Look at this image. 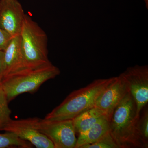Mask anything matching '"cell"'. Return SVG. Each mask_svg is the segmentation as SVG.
Segmentation results:
<instances>
[{
	"mask_svg": "<svg viewBox=\"0 0 148 148\" xmlns=\"http://www.w3.org/2000/svg\"><path fill=\"white\" fill-rule=\"evenodd\" d=\"M139 117L136 103L128 92L116 107L109 120V132L119 148H143L136 130Z\"/></svg>",
	"mask_w": 148,
	"mask_h": 148,
	"instance_id": "1",
	"label": "cell"
},
{
	"mask_svg": "<svg viewBox=\"0 0 148 148\" xmlns=\"http://www.w3.org/2000/svg\"><path fill=\"white\" fill-rule=\"evenodd\" d=\"M114 78L95 80L85 87L74 90L44 119L52 121L73 119L95 106L98 96Z\"/></svg>",
	"mask_w": 148,
	"mask_h": 148,
	"instance_id": "2",
	"label": "cell"
},
{
	"mask_svg": "<svg viewBox=\"0 0 148 148\" xmlns=\"http://www.w3.org/2000/svg\"><path fill=\"white\" fill-rule=\"evenodd\" d=\"M20 36L21 51L27 69H37L51 64L48 56L47 35L27 14Z\"/></svg>",
	"mask_w": 148,
	"mask_h": 148,
	"instance_id": "3",
	"label": "cell"
},
{
	"mask_svg": "<svg viewBox=\"0 0 148 148\" xmlns=\"http://www.w3.org/2000/svg\"><path fill=\"white\" fill-rule=\"evenodd\" d=\"M58 67L52 64L35 69H26L6 77L1 85L8 103L25 92L35 93L44 83L60 74Z\"/></svg>",
	"mask_w": 148,
	"mask_h": 148,
	"instance_id": "4",
	"label": "cell"
},
{
	"mask_svg": "<svg viewBox=\"0 0 148 148\" xmlns=\"http://www.w3.org/2000/svg\"><path fill=\"white\" fill-rule=\"evenodd\" d=\"M32 124L53 143L55 148H75L77 138L73 119L48 121L31 118Z\"/></svg>",
	"mask_w": 148,
	"mask_h": 148,
	"instance_id": "5",
	"label": "cell"
},
{
	"mask_svg": "<svg viewBox=\"0 0 148 148\" xmlns=\"http://www.w3.org/2000/svg\"><path fill=\"white\" fill-rule=\"evenodd\" d=\"M120 75L127 83L129 92L136 103L137 115L139 117L148 102V66L129 67Z\"/></svg>",
	"mask_w": 148,
	"mask_h": 148,
	"instance_id": "6",
	"label": "cell"
},
{
	"mask_svg": "<svg viewBox=\"0 0 148 148\" xmlns=\"http://www.w3.org/2000/svg\"><path fill=\"white\" fill-rule=\"evenodd\" d=\"M2 131L12 132L22 140L28 141L37 148H55L53 143L35 128L31 118L27 119H11Z\"/></svg>",
	"mask_w": 148,
	"mask_h": 148,
	"instance_id": "7",
	"label": "cell"
},
{
	"mask_svg": "<svg viewBox=\"0 0 148 148\" xmlns=\"http://www.w3.org/2000/svg\"><path fill=\"white\" fill-rule=\"evenodd\" d=\"M25 14L18 0H0V28L12 37L20 34Z\"/></svg>",
	"mask_w": 148,
	"mask_h": 148,
	"instance_id": "8",
	"label": "cell"
},
{
	"mask_svg": "<svg viewBox=\"0 0 148 148\" xmlns=\"http://www.w3.org/2000/svg\"><path fill=\"white\" fill-rule=\"evenodd\" d=\"M129 92L124 79L119 75L103 90L95 102V107L103 111L109 120L116 107Z\"/></svg>",
	"mask_w": 148,
	"mask_h": 148,
	"instance_id": "9",
	"label": "cell"
},
{
	"mask_svg": "<svg viewBox=\"0 0 148 148\" xmlns=\"http://www.w3.org/2000/svg\"><path fill=\"white\" fill-rule=\"evenodd\" d=\"M26 69H28L25 65L21 51V37L19 35L12 38L7 47L4 51L3 79L10 75Z\"/></svg>",
	"mask_w": 148,
	"mask_h": 148,
	"instance_id": "10",
	"label": "cell"
},
{
	"mask_svg": "<svg viewBox=\"0 0 148 148\" xmlns=\"http://www.w3.org/2000/svg\"><path fill=\"white\" fill-rule=\"evenodd\" d=\"M109 130L108 118L107 116L103 117L85 132L79 135L75 148H80L85 145L97 142L109 132Z\"/></svg>",
	"mask_w": 148,
	"mask_h": 148,
	"instance_id": "11",
	"label": "cell"
},
{
	"mask_svg": "<svg viewBox=\"0 0 148 148\" xmlns=\"http://www.w3.org/2000/svg\"><path fill=\"white\" fill-rule=\"evenodd\" d=\"M105 116H107L105 113L95 106L83 112L73 119L76 133L79 135L85 132Z\"/></svg>",
	"mask_w": 148,
	"mask_h": 148,
	"instance_id": "12",
	"label": "cell"
},
{
	"mask_svg": "<svg viewBox=\"0 0 148 148\" xmlns=\"http://www.w3.org/2000/svg\"><path fill=\"white\" fill-rule=\"evenodd\" d=\"M33 145L28 141L22 140L12 132H5L0 133V148L18 147L32 148Z\"/></svg>",
	"mask_w": 148,
	"mask_h": 148,
	"instance_id": "13",
	"label": "cell"
},
{
	"mask_svg": "<svg viewBox=\"0 0 148 148\" xmlns=\"http://www.w3.org/2000/svg\"><path fill=\"white\" fill-rule=\"evenodd\" d=\"M137 134L143 148L148 147V110L146 108L136 123Z\"/></svg>",
	"mask_w": 148,
	"mask_h": 148,
	"instance_id": "14",
	"label": "cell"
},
{
	"mask_svg": "<svg viewBox=\"0 0 148 148\" xmlns=\"http://www.w3.org/2000/svg\"><path fill=\"white\" fill-rule=\"evenodd\" d=\"M8 102L5 92L0 83V131L11 119V110L8 107Z\"/></svg>",
	"mask_w": 148,
	"mask_h": 148,
	"instance_id": "15",
	"label": "cell"
},
{
	"mask_svg": "<svg viewBox=\"0 0 148 148\" xmlns=\"http://www.w3.org/2000/svg\"><path fill=\"white\" fill-rule=\"evenodd\" d=\"M80 148H119L110 132L97 142L89 145H85Z\"/></svg>",
	"mask_w": 148,
	"mask_h": 148,
	"instance_id": "16",
	"label": "cell"
},
{
	"mask_svg": "<svg viewBox=\"0 0 148 148\" xmlns=\"http://www.w3.org/2000/svg\"><path fill=\"white\" fill-rule=\"evenodd\" d=\"M12 38L8 33L0 28V50H5Z\"/></svg>",
	"mask_w": 148,
	"mask_h": 148,
	"instance_id": "17",
	"label": "cell"
},
{
	"mask_svg": "<svg viewBox=\"0 0 148 148\" xmlns=\"http://www.w3.org/2000/svg\"><path fill=\"white\" fill-rule=\"evenodd\" d=\"M4 73V51L0 50V83L3 77Z\"/></svg>",
	"mask_w": 148,
	"mask_h": 148,
	"instance_id": "18",
	"label": "cell"
},
{
	"mask_svg": "<svg viewBox=\"0 0 148 148\" xmlns=\"http://www.w3.org/2000/svg\"><path fill=\"white\" fill-rule=\"evenodd\" d=\"M146 4V6L147 9L148 8V0H144Z\"/></svg>",
	"mask_w": 148,
	"mask_h": 148,
	"instance_id": "19",
	"label": "cell"
}]
</instances>
